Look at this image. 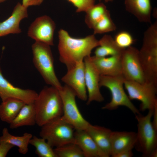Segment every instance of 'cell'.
Listing matches in <instances>:
<instances>
[{
    "label": "cell",
    "instance_id": "cell-1",
    "mask_svg": "<svg viewBox=\"0 0 157 157\" xmlns=\"http://www.w3.org/2000/svg\"><path fill=\"white\" fill-rule=\"evenodd\" d=\"M94 35L76 38L71 37L65 30L58 31L59 60L65 65L67 69L91 56L92 50L99 46V40Z\"/></svg>",
    "mask_w": 157,
    "mask_h": 157
},
{
    "label": "cell",
    "instance_id": "cell-2",
    "mask_svg": "<svg viewBox=\"0 0 157 157\" xmlns=\"http://www.w3.org/2000/svg\"><path fill=\"white\" fill-rule=\"evenodd\" d=\"M33 104L36 124L39 126L63 115L62 99L58 90L53 87H44L38 94Z\"/></svg>",
    "mask_w": 157,
    "mask_h": 157
},
{
    "label": "cell",
    "instance_id": "cell-3",
    "mask_svg": "<svg viewBox=\"0 0 157 157\" xmlns=\"http://www.w3.org/2000/svg\"><path fill=\"white\" fill-rule=\"evenodd\" d=\"M139 54L146 81L157 86V21L144 32Z\"/></svg>",
    "mask_w": 157,
    "mask_h": 157
},
{
    "label": "cell",
    "instance_id": "cell-4",
    "mask_svg": "<svg viewBox=\"0 0 157 157\" xmlns=\"http://www.w3.org/2000/svg\"><path fill=\"white\" fill-rule=\"evenodd\" d=\"M34 65L46 83L58 90L62 87L55 72L50 46L35 41L31 46Z\"/></svg>",
    "mask_w": 157,
    "mask_h": 157
},
{
    "label": "cell",
    "instance_id": "cell-5",
    "mask_svg": "<svg viewBox=\"0 0 157 157\" xmlns=\"http://www.w3.org/2000/svg\"><path fill=\"white\" fill-rule=\"evenodd\" d=\"M39 135L52 147H60L74 143L75 129L62 116L44 124L41 127Z\"/></svg>",
    "mask_w": 157,
    "mask_h": 157
},
{
    "label": "cell",
    "instance_id": "cell-6",
    "mask_svg": "<svg viewBox=\"0 0 157 157\" xmlns=\"http://www.w3.org/2000/svg\"><path fill=\"white\" fill-rule=\"evenodd\" d=\"M153 113V110H149L145 116L135 115L138 124L134 147L144 157H149L151 152L157 148V131L151 121Z\"/></svg>",
    "mask_w": 157,
    "mask_h": 157
},
{
    "label": "cell",
    "instance_id": "cell-7",
    "mask_svg": "<svg viewBox=\"0 0 157 157\" xmlns=\"http://www.w3.org/2000/svg\"><path fill=\"white\" fill-rule=\"evenodd\" d=\"M124 80L122 76L100 75V87H104L108 88L111 95L110 101L102 107V109L113 110L119 106H123L127 107L135 115L140 114V111L132 103L125 92L123 87Z\"/></svg>",
    "mask_w": 157,
    "mask_h": 157
},
{
    "label": "cell",
    "instance_id": "cell-8",
    "mask_svg": "<svg viewBox=\"0 0 157 157\" xmlns=\"http://www.w3.org/2000/svg\"><path fill=\"white\" fill-rule=\"evenodd\" d=\"M124 86L130 100L135 99L141 102V111L153 110L157 105V86L153 83L147 81L140 83L125 80Z\"/></svg>",
    "mask_w": 157,
    "mask_h": 157
},
{
    "label": "cell",
    "instance_id": "cell-9",
    "mask_svg": "<svg viewBox=\"0 0 157 157\" xmlns=\"http://www.w3.org/2000/svg\"><path fill=\"white\" fill-rule=\"evenodd\" d=\"M58 91L62 102L63 119L75 130H86L90 123L81 113L76 104V96L74 91L66 85Z\"/></svg>",
    "mask_w": 157,
    "mask_h": 157
},
{
    "label": "cell",
    "instance_id": "cell-10",
    "mask_svg": "<svg viewBox=\"0 0 157 157\" xmlns=\"http://www.w3.org/2000/svg\"><path fill=\"white\" fill-rule=\"evenodd\" d=\"M121 64L122 76L125 80L140 83L146 81L137 49L131 46L125 49L121 55Z\"/></svg>",
    "mask_w": 157,
    "mask_h": 157
},
{
    "label": "cell",
    "instance_id": "cell-11",
    "mask_svg": "<svg viewBox=\"0 0 157 157\" xmlns=\"http://www.w3.org/2000/svg\"><path fill=\"white\" fill-rule=\"evenodd\" d=\"M55 28V23L52 19L47 15H43L37 17L32 23L27 34L35 41L52 46Z\"/></svg>",
    "mask_w": 157,
    "mask_h": 157
},
{
    "label": "cell",
    "instance_id": "cell-12",
    "mask_svg": "<svg viewBox=\"0 0 157 157\" xmlns=\"http://www.w3.org/2000/svg\"><path fill=\"white\" fill-rule=\"evenodd\" d=\"M85 73L83 61L67 69L66 73L61 79L65 85L74 91L77 97L83 101H86L88 99Z\"/></svg>",
    "mask_w": 157,
    "mask_h": 157
},
{
    "label": "cell",
    "instance_id": "cell-13",
    "mask_svg": "<svg viewBox=\"0 0 157 157\" xmlns=\"http://www.w3.org/2000/svg\"><path fill=\"white\" fill-rule=\"evenodd\" d=\"M85 67V81L88 94L87 104L93 101L101 102L104 98L101 94L99 83L100 75L92 61L91 56L84 59Z\"/></svg>",
    "mask_w": 157,
    "mask_h": 157
},
{
    "label": "cell",
    "instance_id": "cell-14",
    "mask_svg": "<svg viewBox=\"0 0 157 157\" xmlns=\"http://www.w3.org/2000/svg\"><path fill=\"white\" fill-rule=\"evenodd\" d=\"M38 94L34 90L14 86L3 76L0 67V98L2 101L14 98L21 100L26 104L33 103Z\"/></svg>",
    "mask_w": 157,
    "mask_h": 157
},
{
    "label": "cell",
    "instance_id": "cell-15",
    "mask_svg": "<svg viewBox=\"0 0 157 157\" xmlns=\"http://www.w3.org/2000/svg\"><path fill=\"white\" fill-rule=\"evenodd\" d=\"M91 58L101 75L123 77L121 55L106 57L94 56H91Z\"/></svg>",
    "mask_w": 157,
    "mask_h": 157
},
{
    "label": "cell",
    "instance_id": "cell-16",
    "mask_svg": "<svg viewBox=\"0 0 157 157\" xmlns=\"http://www.w3.org/2000/svg\"><path fill=\"white\" fill-rule=\"evenodd\" d=\"M28 16L27 8L18 3L14 8L11 16L0 22V37L10 34H18L21 32L19 24L23 19Z\"/></svg>",
    "mask_w": 157,
    "mask_h": 157
},
{
    "label": "cell",
    "instance_id": "cell-17",
    "mask_svg": "<svg viewBox=\"0 0 157 157\" xmlns=\"http://www.w3.org/2000/svg\"><path fill=\"white\" fill-rule=\"evenodd\" d=\"M74 143L81 149L84 157H108L85 130H75Z\"/></svg>",
    "mask_w": 157,
    "mask_h": 157
},
{
    "label": "cell",
    "instance_id": "cell-18",
    "mask_svg": "<svg viewBox=\"0 0 157 157\" xmlns=\"http://www.w3.org/2000/svg\"><path fill=\"white\" fill-rule=\"evenodd\" d=\"M136 137L133 131H112L110 137L111 156L115 157L119 153L134 147Z\"/></svg>",
    "mask_w": 157,
    "mask_h": 157
},
{
    "label": "cell",
    "instance_id": "cell-19",
    "mask_svg": "<svg viewBox=\"0 0 157 157\" xmlns=\"http://www.w3.org/2000/svg\"><path fill=\"white\" fill-rule=\"evenodd\" d=\"M126 10L140 22L151 23L152 7L151 0H125Z\"/></svg>",
    "mask_w": 157,
    "mask_h": 157
},
{
    "label": "cell",
    "instance_id": "cell-20",
    "mask_svg": "<svg viewBox=\"0 0 157 157\" xmlns=\"http://www.w3.org/2000/svg\"><path fill=\"white\" fill-rule=\"evenodd\" d=\"M86 131L99 148L108 157L111 156L110 137L112 131L105 127L90 124Z\"/></svg>",
    "mask_w": 157,
    "mask_h": 157
},
{
    "label": "cell",
    "instance_id": "cell-21",
    "mask_svg": "<svg viewBox=\"0 0 157 157\" xmlns=\"http://www.w3.org/2000/svg\"><path fill=\"white\" fill-rule=\"evenodd\" d=\"M26 104L23 101L10 98L2 101L0 104V119L3 122L10 124Z\"/></svg>",
    "mask_w": 157,
    "mask_h": 157
},
{
    "label": "cell",
    "instance_id": "cell-22",
    "mask_svg": "<svg viewBox=\"0 0 157 157\" xmlns=\"http://www.w3.org/2000/svg\"><path fill=\"white\" fill-rule=\"evenodd\" d=\"M36 123V115L33 103L26 104L12 122L10 128L15 129L24 126H33Z\"/></svg>",
    "mask_w": 157,
    "mask_h": 157
},
{
    "label": "cell",
    "instance_id": "cell-23",
    "mask_svg": "<svg viewBox=\"0 0 157 157\" xmlns=\"http://www.w3.org/2000/svg\"><path fill=\"white\" fill-rule=\"evenodd\" d=\"M99 40V46L94 52V56L97 57L121 56L125 49L119 47L110 35H105Z\"/></svg>",
    "mask_w": 157,
    "mask_h": 157
},
{
    "label": "cell",
    "instance_id": "cell-24",
    "mask_svg": "<svg viewBox=\"0 0 157 157\" xmlns=\"http://www.w3.org/2000/svg\"><path fill=\"white\" fill-rule=\"evenodd\" d=\"M32 134L25 133L22 136H15L10 134L6 128H4L2 131V135L0 137V142L10 143L18 148L19 152L22 154H26L28 151V145Z\"/></svg>",
    "mask_w": 157,
    "mask_h": 157
},
{
    "label": "cell",
    "instance_id": "cell-25",
    "mask_svg": "<svg viewBox=\"0 0 157 157\" xmlns=\"http://www.w3.org/2000/svg\"><path fill=\"white\" fill-rule=\"evenodd\" d=\"M106 5L100 3L94 4L86 12L85 21L87 26L92 29L108 10Z\"/></svg>",
    "mask_w": 157,
    "mask_h": 157
},
{
    "label": "cell",
    "instance_id": "cell-26",
    "mask_svg": "<svg viewBox=\"0 0 157 157\" xmlns=\"http://www.w3.org/2000/svg\"><path fill=\"white\" fill-rule=\"evenodd\" d=\"M29 144L35 147V153L39 157H57L53 147L43 138L33 136Z\"/></svg>",
    "mask_w": 157,
    "mask_h": 157
},
{
    "label": "cell",
    "instance_id": "cell-27",
    "mask_svg": "<svg viewBox=\"0 0 157 157\" xmlns=\"http://www.w3.org/2000/svg\"><path fill=\"white\" fill-rule=\"evenodd\" d=\"M53 150L57 157H84L81 149L74 142L55 148Z\"/></svg>",
    "mask_w": 157,
    "mask_h": 157
},
{
    "label": "cell",
    "instance_id": "cell-28",
    "mask_svg": "<svg viewBox=\"0 0 157 157\" xmlns=\"http://www.w3.org/2000/svg\"><path fill=\"white\" fill-rule=\"evenodd\" d=\"M92 29L94 34H103L115 31L116 26L112 20L108 10L102 18L97 22Z\"/></svg>",
    "mask_w": 157,
    "mask_h": 157
},
{
    "label": "cell",
    "instance_id": "cell-29",
    "mask_svg": "<svg viewBox=\"0 0 157 157\" xmlns=\"http://www.w3.org/2000/svg\"><path fill=\"white\" fill-rule=\"evenodd\" d=\"M114 39L117 45L120 48L124 49L131 46L134 42L131 34L125 31L118 33Z\"/></svg>",
    "mask_w": 157,
    "mask_h": 157
},
{
    "label": "cell",
    "instance_id": "cell-30",
    "mask_svg": "<svg viewBox=\"0 0 157 157\" xmlns=\"http://www.w3.org/2000/svg\"><path fill=\"white\" fill-rule=\"evenodd\" d=\"M76 7L77 13L85 12L95 4V0H67Z\"/></svg>",
    "mask_w": 157,
    "mask_h": 157
},
{
    "label": "cell",
    "instance_id": "cell-31",
    "mask_svg": "<svg viewBox=\"0 0 157 157\" xmlns=\"http://www.w3.org/2000/svg\"><path fill=\"white\" fill-rule=\"evenodd\" d=\"M14 147L8 143L0 142V157H6L9 151Z\"/></svg>",
    "mask_w": 157,
    "mask_h": 157
},
{
    "label": "cell",
    "instance_id": "cell-32",
    "mask_svg": "<svg viewBox=\"0 0 157 157\" xmlns=\"http://www.w3.org/2000/svg\"><path fill=\"white\" fill-rule=\"evenodd\" d=\"M44 0H22V5L28 8L29 6H32L40 5L42 2Z\"/></svg>",
    "mask_w": 157,
    "mask_h": 157
},
{
    "label": "cell",
    "instance_id": "cell-33",
    "mask_svg": "<svg viewBox=\"0 0 157 157\" xmlns=\"http://www.w3.org/2000/svg\"><path fill=\"white\" fill-rule=\"evenodd\" d=\"M133 155L132 150H126L116 155L115 157H131Z\"/></svg>",
    "mask_w": 157,
    "mask_h": 157
},
{
    "label": "cell",
    "instance_id": "cell-34",
    "mask_svg": "<svg viewBox=\"0 0 157 157\" xmlns=\"http://www.w3.org/2000/svg\"><path fill=\"white\" fill-rule=\"evenodd\" d=\"M153 116H154L152 124L154 129L157 131V105L156 106L153 110Z\"/></svg>",
    "mask_w": 157,
    "mask_h": 157
},
{
    "label": "cell",
    "instance_id": "cell-35",
    "mask_svg": "<svg viewBox=\"0 0 157 157\" xmlns=\"http://www.w3.org/2000/svg\"><path fill=\"white\" fill-rule=\"evenodd\" d=\"M157 157V148H156L153 150L150 154L149 157Z\"/></svg>",
    "mask_w": 157,
    "mask_h": 157
},
{
    "label": "cell",
    "instance_id": "cell-36",
    "mask_svg": "<svg viewBox=\"0 0 157 157\" xmlns=\"http://www.w3.org/2000/svg\"><path fill=\"white\" fill-rule=\"evenodd\" d=\"M101 0H99V1H100ZM106 2H112L114 0H104Z\"/></svg>",
    "mask_w": 157,
    "mask_h": 157
},
{
    "label": "cell",
    "instance_id": "cell-37",
    "mask_svg": "<svg viewBox=\"0 0 157 157\" xmlns=\"http://www.w3.org/2000/svg\"><path fill=\"white\" fill-rule=\"evenodd\" d=\"M6 0H0V3H2L6 1Z\"/></svg>",
    "mask_w": 157,
    "mask_h": 157
}]
</instances>
